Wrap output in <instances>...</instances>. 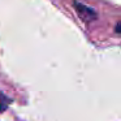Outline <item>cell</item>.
I'll use <instances>...</instances> for the list:
<instances>
[{
	"label": "cell",
	"mask_w": 121,
	"mask_h": 121,
	"mask_svg": "<svg viewBox=\"0 0 121 121\" xmlns=\"http://www.w3.org/2000/svg\"><path fill=\"white\" fill-rule=\"evenodd\" d=\"M74 7H76L78 14H81V16L83 17L85 20H95V17H96V13H95V12L92 11L91 8H89V7H85L83 4H81V3H74Z\"/></svg>",
	"instance_id": "1"
},
{
	"label": "cell",
	"mask_w": 121,
	"mask_h": 121,
	"mask_svg": "<svg viewBox=\"0 0 121 121\" xmlns=\"http://www.w3.org/2000/svg\"><path fill=\"white\" fill-rule=\"evenodd\" d=\"M116 33H120V24H117V26H116Z\"/></svg>",
	"instance_id": "2"
}]
</instances>
